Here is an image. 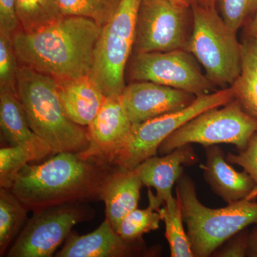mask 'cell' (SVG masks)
Returning a JSON list of instances; mask_svg holds the SVG:
<instances>
[{"mask_svg": "<svg viewBox=\"0 0 257 257\" xmlns=\"http://www.w3.org/2000/svg\"><path fill=\"white\" fill-rule=\"evenodd\" d=\"M33 211L8 251V257H50L76 225L95 216L88 203H68Z\"/></svg>", "mask_w": 257, "mask_h": 257, "instance_id": "9c48e42d", "label": "cell"}, {"mask_svg": "<svg viewBox=\"0 0 257 257\" xmlns=\"http://www.w3.org/2000/svg\"><path fill=\"white\" fill-rule=\"evenodd\" d=\"M57 86L53 77L20 65L16 90L32 131L50 147L54 155L82 153L89 145L87 128L67 117Z\"/></svg>", "mask_w": 257, "mask_h": 257, "instance_id": "3957f363", "label": "cell"}, {"mask_svg": "<svg viewBox=\"0 0 257 257\" xmlns=\"http://www.w3.org/2000/svg\"><path fill=\"white\" fill-rule=\"evenodd\" d=\"M226 160L231 164L242 167L252 177L257 186V133L250 139L248 145L237 155L228 154Z\"/></svg>", "mask_w": 257, "mask_h": 257, "instance_id": "f1b7e54d", "label": "cell"}, {"mask_svg": "<svg viewBox=\"0 0 257 257\" xmlns=\"http://www.w3.org/2000/svg\"><path fill=\"white\" fill-rule=\"evenodd\" d=\"M242 46L241 73L229 87L243 109L257 119V38L245 37Z\"/></svg>", "mask_w": 257, "mask_h": 257, "instance_id": "ffe728a7", "label": "cell"}, {"mask_svg": "<svg viewBox=\"0 0 257 257\" xmlns=\"http://www.w3.org/2000/svg\"><path fill=\"white\" fill-rule=\"evenodd\" d=\"M248 239L243 231H240L224 243L221 248H218L213 256L219 257H242L246 256L248 250Z\"/></svg>", "mask_w": 257, "mask_h": 257, "instance_id": "4dcf8cb0", "label": "cell"}, {"mask_svg": "<svg viewBox=\"0 0 257 257\" xmlns=\"http://www.w3.org/2000/svg\"><path fill=\"white\" fill-rule=\"evenodd\" d=\"M178 199L194 256H212L227 240L251 224H257V203L245 199L213 209L198 199L195 184L184 175L177 181Z\"/></svg>", "mask_w": 257, "mask_h": 257, "instance_id": "277c9868", "label": "cell"}, {"mask_svg": "<svg viewBox=\"0 0 257 257\" xmlns=\"http://www.w3.org/2000/svg\"><path fill=\"white\" fill-rule=\"evenodd\" d=\"M192 30L187 50L202 66L214 86L229 87L239 77L242 64V42L226 25L216 8L193 5Z\"/></svg>", "mask_w": 257, "mask_h": 257, "instance_id": "5b68a950", "label": "cell"}, {"mask_svg": "<svg viewBox=\"0 0 257 257\" xmlns=\"http://www.w3.org/2000/svg\"><path fill=\"white\" fill-rule=\"evenodd\" d=\"M234 99L231 88L197 96L182 110L133 124L127 138L111 162V166L134 170L147 159L156 156L162 143L176 130L211 108L224 105Z\"/></svg>", "mask_w": 257, "mask_h": 257, "instance_id": "ba28073f", "label": "cell"}, {"mask_svg": "<svg viewBox=\"0 0 257 257\" xmlns=\"http://www.w3.org/2000/svg\"><path fill=\"white\" fill-rule=\"evenodd\" d=\"M168 1L175 3V4L181 5V6L192 8L193 5L198 3L199 0H168Z\"/></svg>", "mask_w": 257, "mask_h": 257, "instance_id": "836d02e7", "label": "cell"}, {"mask_svg": "<svg viewBox=\"0 0 257 257\" xmlns=\"http://www.w3.org/2000/svg\"><path fill=\"white\" fill-rule=\"evenodd\" d=\"M36 161L31 150L23 146H9L0 150V187L10 189L20 171L30 162Z\"/></svg>", "mask_w": 257, "mask_h": 257, "instance_id": "484cf974", "label": "cell"}, {"mask_svg": "<svg viewBox=\"0 0 257 257\" xmlns=\"http://www.w3.org/2000/svg\"><path fill=\"white\" fill-rule=\"evenodd\" d=\"M247 253L252 256H257V228L248 236Z\"/></svg>", "mask_w": 257, "mask_h": 257, "instance_id": "1f68e13d", "label": "cell"}, {"mask_svg": "<svg viewBox=\"0 0 257 257\" xmlns=\"http://www.w3.org/2000/svg\"><path fill=\"white\" fill-rule=\"evenodd\" d=\"M21 30L15 0H0V32L13 36Z\"/></svg>", "mask_w": 257, "mask_h": 257, "instance_id": "f546056e", "label": "cell"}, {"mask_svg": "<svg viewBox=\"0 0 257 257\" xmlns=\"http://www.w3.org/2000/svg\"><path fill=\"white\" fill-rule=\"evenodd\" d=\"M198 3L206 8H216V0H199Z\"/></svg>", "mask_w": 257, "mask_h": 257, "instance_id": "e575fe53", "label": "cell"}, {"mask_svg": "<svg viewBox=\"0 0 257 257\" xmlns=\"http://www.w3.org/2000/svg\"><path fill=\"white\" fill-rule=\"evenodd\" d=\"M157 211L165 224V237L170 245L171 256L194 257L177 197L166 202Z\"/></svg>", "mask_w": 257, "mask_h": 257, "instance_id": "cb8c5ba5", "label": "cell"}, {"mask_svg": "<svg viewBox=\"0 0 257 257\" xmlns=\"http://www.w3.org/2000/svg\"><path fill=\"white\" fill-rule=\"evenodd\" d=\"M125 241L107 219L87 234L72 231L56 257H124L135 254L140 247Z\"/></svg>", "mask_w": 257, "mask_h": 257, "instance_id": "e0dca14e", "label": "cell"}, {"mask_svg": "<svg viewBox=\"0 0 257 257\" xmlns=\"http://www.w3.org/2000/svg\"><path fill=\"white\" fill-rule=\"evenodd\" d=\"M143 1L121 0L116 14L101 29L89 76L106 96L121 95L126 87L125 71L133 55Z\"/></svg>", "mask_w": 257, "mask_h": 257, "instance_id": "8992f818", "label": "cell"}, {"mask_svg": "<svg viewBox=\"0 0 257 257\" xmlns=\"http://www.w3.org/2000/svg\"><path fill=\"white\" fill-rule=\"evenodd\" d=\"M143 183L134 170L116 167L108 177L101 201L105 204L106 219L118 231L125 216L137 209Z\"/></svg>", "mask_w": 257, "mask_h": 257, "instance_id": "d6986e66", "label": "cell"}, {"mask_svg": "<svg viewBox=\"0 0 257 257\" xmlns=\"http://www.w3.org/2000/svg\"><path fill=\"white\" fill-rule=\"evenodd\" d=\"M199 62L186 50L133 55L132 82L148 81L180 89L195 96L215 92V86L203 74Z\"/></svg>", "mask_w": 257, "mask_h": 257, "instance_id": "8fae6325", "label": "cell"}, {"mask_svg": "<svg viewBox=\"0 0 257 257\" xmlns=\"http://www.w3.org/2000/svg\"><path fill=\"white\" fill-rule=\"evenodd\" d=\"M57 82L64 113L73 122L87 127L100 110L106 96L90 76Z\"/></svg>", "mask_w": 257, "mask_h": 257, "instance_id": "ac0fdd59", "label": "cell"}, {"mask_svg": "<svg viewBox=\"0 0 257 257\" xmlns=\"http://www.w3.org/2000/svg\"><path fill=\"white\" fill-rule=\"evenodd\" d=\"M148 199V207L145 209H134L125 216L120 224L117 232L127 242L140 243L144 234L160 228L162 218L157 209L164 203L152 192L150 187Z\"/></svg>", "mask_w": 257, "mask_h": 257, "instance_id": "7402d4cb", "label": "cell"}, {"mask_svg": "<svg viewBox=\"0 0 257 257\" xmlns=\"http://www.w3.org/2000/svg\"><path fill=\"white\" fill-rule=\"evenodd\" d=\"M121 0H59L64 16L82 17L103 27L110 21Z\"/></svg>", "mask_w": 257, "mask_h": 257, "instance_id": "d4e9b609", "label": "cell"}, {"mask_svg": "<svg viewBox=\"0 0 257 257\" xmlns=\"http://www.w3.org/2000/svg\"><path fill=\"white\" fill-rule=\"evenodd\" d=\"M216 7L226 25L237 32L254 16L257 0H216Z\"/></svg>", "mask_w": 257, "mask_h": 257, "instance_id": "4316f807", "label": "cell"}, {"mask_svg": "<svg viewBox=\"0 0 257 257\" xmlns=\"http://www.w3.org/2000/svg\"><path fill=\"white\" fill-rule=\"evenodd\" d=\"M257 133V119L246 112L236 99L204 111L182 125L158 149L160 155L192 144L210 147L230 144L242 150Z\"/></svg>", "mask_w": 257, "mask_h": 257, "instance_id": "52a82bcc", "label": "cell"}, {"mask_svg": "<svg viewBox=\"0 0 257 257\" xmlns=\"http://www.w3.org/2000/svg\"><path fill=\"white\" fill-rule=\"evenodd\" d=\"M198 160L192 145H187L162 157H150L134 171L144 186L155 189L157 197L165 204L173 199L172 188L183 175L184 166L194 165Z\"/></svg>", "mask_w": 257, "mask_h": 257, "instance_id": "9a60e30c", "label": "cell"}, {"mask_svg": "<svg viewBox=\"0 0 257 257\" xmlns=\"http://www.w3.org/2000/svg\"><path fill=\"white\" fill-rule=\"evenodd\" d=\"M101 27L92 20L64 16L37 31L13 36L20 65L65 80L90 75Z\"/></svg>", "mask_w": 257, "mask_h": 257, "instance_id": "6da1fadb", "label": "cell"}, {"mask_svg": "<svg viewBox=\"0 0 257 257\" xmlns=\"http://www.w3.org/2000/svg\"><path fill=\"white\" fill-rule=\"evenodd\" d=\"M18 63L13 36L0 32V87L16 89Z\"/></svg>", "mask_w": 257, "mask_h": 257, "instance_id": "83f0119b", "label": "cell"}, {"mask_svg": "<svg viewBox=\"0 0 257 257\" xmlns=\"http://www.w3.org/2000/svg\"><path fill=\"white\" fill-rule=\"evenodd\" d=\"M28 207L12 192L0 189V256H3L28 221Z\"/></svg>", "mask_w": 257, "mask_h": 257, "instance_id": "44dd1931", "label": "cell"}, {"mask_svg": "<svg viewBox=\"0 0 257 257\" xmlns=\"http://www.w3.org/2000/svg\"><path fill=\"white\" fill-rule=\"evenodd\" d=\"M0 126L2 135L10 146L31 150L37 162L54 155L50 147L32 131L16 89L0 87Z\"/></svg>", "mask_w": 257, "mask_h": 257, "instance_id": "2e32d148", "label": "cell"}, {"mask_svg": "<svg viewBox=\"0 0 257 257\" xmlns=\"http://www.w3.org/2000/svg\"><path fill=\"white\" fill-rule=\"evenodd\" d=\"M116 167L61 152L46 162L23 167L12 192L30 211L68 203L101 201L103 189Z\"/></svg>", "mask_w": 257, "mask_h": 257, "instance_id": "7a4b0ae2", "label": "cell"}, {"mask_svg": "<svg viewBox=\"0 0 257 257\" xmlns=\"http://www.w3.org/2000/svg\"><path fill=\"white\" fill-rule=\"evenodd\" d=\"M21 30L37 31L63 18L59 0H15Z\"/></svg>", "mask_w": 257, "mask_h": 257, "instance_id": "603a6c76", "label": "cell"}, {"mask_svg": "<svg viewBox=\"0 0 257 257\" xmlns=\"http://www.w3.org/2000/svg\"><path fill=\"white\" fill-rule=\"evenodd\" d=\"M192 8L168 0H143L139 10L133 55L187 50Z\"/></svg>", "mask_w": 257, "mask_h": 257, "instance_id": "30bf717a", "label": "cell"}, {"mask_svg": "<svg viewBox=\"0 0 257 257\" xmlns=\"http://www.w3.org/2000/svg\"><path fill=\"white\" fill-rule=\"evenodd\" d=\"M246 37L257 38V10L254 16L246 25Z\"/></svg>", "mask_w": 257, "mask_h": 257, "instance_id": "d6a6232c", "label": "cell"}, {"mask_svg": "<svg viewBox=\"0 0 257 257\" xmlns=\"http://www.w3.org/2000/svg\"><path fill=\"white\" fill-rule=\"evenodd\" d=\"M121 96H106L100 110L87 126L89 145L79 155L84 160L111 165V161L131 131Z\"/></svg>", "mask_w": 257, "mask_h": 257, "instance_id": "7c38bea8", "label": "cell"}, {"mask_svg": "<svg viewBox=\"0 0 257 257\" xmlns=\"http://www.w3.org/2000/svg\"><path fill=\"white\" fill-rule=\"evenodd\" d=\"M120 96L133 124L182 110L197 96L148 81L132 82Z\"/></svg>", "mask_w": 257, "mask_h": 257, "instance_id": "4fadbf2b", "label": "cell"}, {"mask_svg": "<svg viewBox=\"0 0 257 257\" xmlns=\"http://www.w3.org/2000/svg\"><path fill=\"white\" fill-rule=\"evenodd\" d=\"M213 192L228 204L257 197V186L246 171L234 170L217 145L206 147V162L200 165Z\"/></svg>", "mask_w": 257, "mask_h": 257, "instance_id": "5bb4252c", "label": "cell"}]
</instances>
